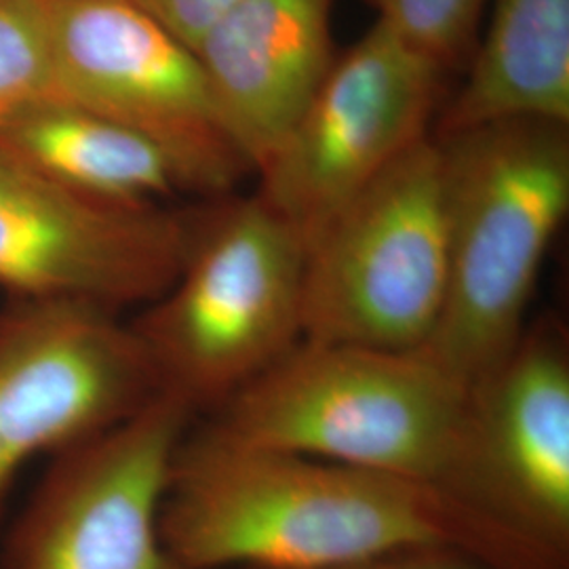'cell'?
Instances as JSON below:
<instances>
[{
    "label": "cell",
    "instance_id": "6da1fadb",
    "mask_svg": "<svg viewBox=\"0 0 569 569\" xmlns=\"http://www.w3.org/2000/svg\"><path fill=\"white\" fill-rule=\"evenodd\" d=\"M188 569H323L446 547L491 569H569V557L448 489L371 468L186 430L161 510Z\"/></svg>",
    "mask_w": 569,
    "mask_h": 569
},
{
    "label": "cell",
    "instance_id": "7a4b0ae2",
    "mask_svg": "<svg viewBox=\"0 0 569 569\" xmlns=\"http://www.w3.org/2000/svg\"><path fill=\"white\" fill-rule=\"evenodd\" d=\"M209 427L244 446L422 481L481 509L472 390L420 348L300 340Z\"/></svg>",
    "mask_w": 569,
    "mask_h": 569
},
{
    "label": "cell",
    "instance_id": "3957f363",
    "mask_svg": "<svg viewBox=\"0 0 569 569\" xmlns=\"http://www.w3.org/2000/svg\"><path fill=\"white\" fill-rule=\"evenodd\" d=\"M443 163L448 291L420 350L475 390L523 331L569 211V122L507 119L437 140Z\"/></svg>",
    "mask_w": 569,
    "mask_h": 569
},
{
    "label": "cell",
    "instance_id": "277c9868",
    "mask_svg": "<svg viewBox=\"0 0 569 569\" xmlns=\"http://www.w3.org/2000/svg\"><path fill=\"white\" fill-rule=\"evenodd\" d=\"M306 243L258 194L190 220L182 266L129 323L164 395L216 411L302 340Z\"/></svg>",
    "mask_w": 569,
    "mask_h": 569
},
{
    "label": "cell",
    "instance_id": "5b68a950",
    "mask_svg": "<svg viewBox=\"0 0 569 569\" xmlns=\"http://www.w3.org/2000/svg\"><path fill=\"white\" fill-rule=\"evenodd\" d=\"M448 291L439 146H411L306 249L302 340L416 350Z\"/></svg>",
    "mask_w": 569,
    "mask_h": 569
},
{
    "label": "cell",
    "instance_id": "8992f818",
    "mask_svg": "<svg viewBox=\"0 0 569 569\" xmlns=\"http://www.w3.org/2000/svg\"><path fill=\"white\" fill-rule=\"evenodd\" d=\"M51 98L154 143L180 190L226 197L251 171L228 138L203 66L133 0H44Z\"/></svg>",
    "mask_w": 569,
    "mask_h": 569
},
{
    "label": "cell",
    "instance_id": "52a82bcc",
    "mask_svg": "<svg viewBox=\"0 0 569 569\" xmlns=\"http://www.w3.org/2000/svg\"><path fill=\"white\" fill-rule=\"evenodd\" d=\"M443 68L376 21L333 60L315 98L258 171V197L306 249L385 169L428 138Z\"/></svg>",
    "mask_w": 569,
    "mask_h": 569
},
{
    "label": "cell",
    "instance_id": "ba28073f",
    "mask_svg": "<svg viewBox=\"0 0 569 569\" xmlns=\"http://www.w3.org/2000/svg\"><path fill=\"white\" fill-rule=\"evenodd\" d=\"M192 216L112 203L0 146V293L119 312L154 302L182 266Z\"/></svg>",
    "mask_w": 569,
    "mask_h": 569
},
{
    "label": "cell",
    "instance_id": "9c48e42d",
    "mask_svg": "<svg viewBox=\"0 0 569 569\" xmlns=\"http://www.w3.org/2000/svg\"><path fill=\"white\" fill-rule=\"evenodd\" d=\"M161 395L119 312L70 302L0 306V512L37 458L119 427Z\"/></svg>",
    "mask_w": 569,
    "mask_h": 569
},
{
    "label": "cell",
    "instance_id": "30bf717a",
    "mask_svg": "<svg viewBox=\"0 0 569 569\" xmlns=\"http://www.w3.org/2000/svg\"><path fill=\"white\" fill-rule=\"evenodd\" d=\"M192 418L161 392L119 427L49 458L9 529L2 569H188L164 545L161 510Z\"/></svg>",
    "mask_w": 569,
    "mask_h": 569
},
{
    "label": "cell",
    "instance_id": "8fae6325",
    "mask_svg": "<svg viewBox=\"0 0 569 569\" xmlns=\"http://www.w3.org/2000/svg\"><path fill=\"white\" fill-rule=\"evenodd\" d=\"M479 505L569 557V345L561 323L528 326L472 390Z\"/></svg>",
    "mask_w": 569,
    "mask_h": 569
},
{
    "label": "cell",
    "instance_id": "7c38bea8",
    "mask_svg": "<svg viewBox=\"0 0 569 569\" xmlns=\"http://www.w3.org/2000/svg\"><path fill=\"white\" fill-rule=\"evenodd\" d=\"M333 0H243L194 49L226 133L260 171L327 77Z\"/></svg>",
    "mask_w": 569,
    "mask_h": 569
},
{
    "label": "cell",
    "instance_id": "4fadbf2b",
    "mask_svg": "<svg viewBox=\"0 0 569 569\" xmlns=\"http://www.w3.org/2000/svg\"><path fill=\"white\" fill-rule=\"evenodd\" d=\"M507 119L569 122V0H496L441 133Z\"/></svg>",
    "mask_w": 569,
    "mask_h": 569
},
{
    "label": "cell",
    "instance_id": "5bb4252c",
    "mask_svg": "<svg viewBox=\"0 0 569 569\" xmlns=\"http://www.w3.org/2000/svg\"><path fill=\"white\" fill-rule=\"evenodd\" d=\"M0 146L63 186L112 203L159 204L180 190L154 143L56 98L28 106L2 124Z\"/></svg>",
    "mask_w": 569,
    "mask_h": 569
},
{
    "label": "cell",
    "instance_id": "9a60e30c",
    "mask_svg": "<svg viewBox=\"0 0 569 569\" xmlns=\"http://www.w3.org/2000/svg\"><path fill=\"white\" fill-rule=\"evenodd\" d=\"M51 98V34L44 0H0V127Z\"/></svg>",
    "mask_w": 569,
    "mask_h": 569
},
{
    "label": "cell",
    "instance_id": "2e32d148",
    "mask_svg": "<svg viewBox=\"0 0 569 569\" xmlns=\"http://www.w3.org/2000/svg\"><path fill=\"white\" fill-rule=\"evenodd\" d=\"M380 23L443 70L475 37L486 0H366Z\"/></svg>",
    "mask_w": 569,
    "mask_h": 569
},
{
    "label": "cell",
    "instance_id": "e0dca14e",
    "mask_svg": "<svg viewBox=\"0 0 569 569\" xmlns=\"http://www.w3.org/2000/svg\"><path fill=\"white\" fill-rule=\"evenodd\" d=\"M142 11L159 21L169 34L197 49L207 32L243 0H133Z\"/></svg>",
    "mask_w": 569,
    "mask_h": 569
},
{
    "label": "cell",
    "instance_id": "ac0fdd59",
    "mask_svg": "<svg viewBox=\"0 0 569 569\" xmlns=\"http://www.w3.org/2000/svg\"><path fill=\"white\" fill-rule=\"evenodd\" d=\"M323 569H491L467 552L446 547L392 550L345 566Z\"/></svg>",
    "mask_w": 569,
    "mask_h": 569
}]
</instances>
